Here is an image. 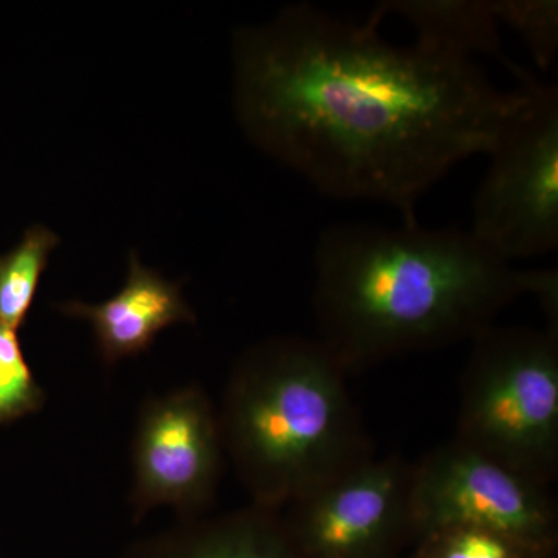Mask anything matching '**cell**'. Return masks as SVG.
<instances>
[{
	"instance_id": "52a82bcc",
	"label": "cell",
	"mask_w": 558,
	"mask_h": 558,
	"mask_svg": "<svg viewBox=\"0 0 558 558\" xmlns=\"http://www.w3.org/2000/svg\"><path fill=\"white\" fill-rule=\"evenodd\" d=\"M223 457L218 409L201 385L143 400L131 447L134 520L163 506L180 520L199 517L218 494Z\"/></svg>"
},
{
	"instance_id": "7a4b0ae2",
	"label": "cell",
	"mask_w": 558,
	"mask_h": 558,
	"mask_svg": "<svg viewBox=\"0 0 558 558\" xmlns=\"http://www.w3.org/2000/svg\"><path fill=\"white\" fill-rule=\"evenodd\" d=\"M319 343L347 373L473 340L524 293V270L461 227L343 222L314 252Z\"/></svg>"
},
{
	"instance_id": "30bf717a",
	"label": "cell",
	"mask_w": 558,
	"mask_h": 558,
	"mask_svg": "<svg viewBox=\"0 0 558 558\" xmlns=\"http://www.w3.org/2000/svg\"><path fill=\"white\" fill-rule=\"evenodd\" d=\"M120 558H301L279 510L252 505L216 519L180 520Z\"/></svg>"
},
{
	"instance_id": "4fadbf2b",
	"label": "cell",
	"mask_w": 558,
	"mask_h": 558,
	"mask_svg": "<svg viewBox=\"0 0 558 558\" xmlns=\"http://www.w3.org/2000/svg\"><path fill=\"white\" fill-rule=\"evenodd\" d=\"M417 558H546L534 546L501 532L475 526L436 529L416 538Z\"/></svg>"
},
{
	"instance_id": "8992f818",
	"label": "cell",
	"mask_w": 558,
	"mask_h": 558,
	"mask_svg": "<svg viewBox=\"0 0 558 558\" xmlns=\"http://www.w3.org/2000/svg\"><path fill=\"white\" fill-rule=\"evenodd\" d=\"M414 538L450 526L501 532L549 554L557 534L549 486L457 438L418 464L411 478Z\"/></svg>"
},
{
	"instance_id": "5b68a950",
	"label": "cell",
	"mask_w": 558,
	"mask_h": 558,
	"mask_svg": "<svg viewBox=\"0 0 558 558\" xmlns=\"http://www.w3.org/2000/svg\"><path fill=\"white\" fill-rule=\"evenodd\" d=\"M529 102L488 154L472 231L506 263L558 248V89L532 76Z\"/></svg>"
},
{
	"instance_id": "8fae6325",
	"label": "cell",
	"mask_w": 558,
	"mask_h": 558,
	"mask_svg": "<svg viewBox=\"0 0 558 558\" xmlns=\"http://www.w3.org/2000/svg\"><path fill=\"white\" fill-rule=\"evenodd\" d=\"M388 14L409 22L418 43L472 60L475 54H486L502 62L517 78L526 72L502 51L490 0H387L371 16L381 24Z\"/></svg>"
},
{
	"instance_id": "7c38bea8",
	"label": "cell",
	"mask_w": 558,
	"mask_h": 558,
	"mask_svg": "<svg viewBox=\"0 0 558 558\" xmlns=\"http://www.w3.org/2000/svg\"><path fill=\"white\" fill-rule=\"evenodd\" d=\"M60 238L46 226L31 227L20 244L0 256V326L16 330L28 317L51 250Z\"/></svg>"
},
{
	"instance_id": "9a60e30c",
	"label": "cell",
	"mask_w": 558,
	"mask_h": 558,
	"mask_svg": "<svg viewBox=\"0 0 558 558\" xmlns=\"http://www.w3.org/2000/svg\"><path fill=\"white\" fill-rule=\"evenodd\" d=\"M46 391L25 359L16 330L0 326V424L36 413Z\"/></svg>"
},
{
	"instance_id": "3957f363",
	"label": "cell",
	"mask_w": 558,
	"mask_h": 558,
	"mask_svg": "<svg viewBox=\"0 0 558 558\" xmlns=\"http://www.w3.org/2000/svg\"><path fill=\"white\" fill-rule=\"evenodd\" d=\"M344 374L306 337L260 341L236 360L218 417L223 450L253 505L284 509L371 457Z\"/></svg>"
},
{
	"instance_id": "5bb4252c",
	"label": "cell",
	"mask_w": 558,
	"mask_h": 558,
	"mask_svg": "<svg viewBox=\"0 0 558 558\" xmlns=\"http://www.w3.org/2000/svg\"><path fill=\"white\" fill-rule=\"evenodd\" d=\"M499 25L520 36L538 69L548 70L558 51L557 0H490Z\"/></svg>"
},
{
	"instance_id": "2e32d148",
	"label": "cell",
	"mask_w": 558,
	"mask_h": 558,
	"mask_svg": "<svg viewBox=\"0 0 558 558\" xmlns=\"http://www.w3.org/2000/svg\"><path fill=\"white\" fill-rule=\"evenodd\" d=\"M524 293H531L538 300L546 315V329L558 332L557 269L524 270Z\"/></svg>"
},
{
	"instance_id": "277c9868",
	"label": "cell",
	"mask_w": 558,
	"mask_h": 558,
	"mask_svg": "<svg viewBox=\"0 0 558 558\" xmlns=\"http://www.w3.org/2000/svg\"><path fill=\"white\" fill-rule=\"evenodd\" d=\"M472 341L454 438L550 486L558 472V332L490 326Z\"/></svg>"
},
{
	"instance_id": "6da1fadb",
	"label": "cell",
	"mask_w": 558,
	"mask_h": 558,
	"mask_svg": "<svg viewBox=\"0 0 558 558\" xmlns=\"http://www.w3.org/2000/svg\"><path fill=\"white\" fill-rule=\"evenodd\" d=\"M380 22L295 3L234 38V101L260 149L325 196L368 201L411 222L417 202L470 157L488 156L529 102V80L499 89L472 58Z\"/></svg>"
},
{
	"instance_id": "ba28073f",
	"label": "cell",
	"mask_w": 558,
	"mask_h": 558,
	"mask_svg": "<svg viewBox=\"0 0 558 558\" xmlns=\"http://www.w3.org/2000/svg\"><path fill=\"white\" fill-rule=\"evenodd\" d=\"M411 478L402 458L371 454L293 499L281 517L301 558H395L414 537Z\"/></svg>"
},
{
	"instance_id": "9c48e42d",
	"label": "cell",
	"mask_w": 558,
	"mask_h": 558,
	"mask_svg": "<svg viewBox=\"0 0 558 558\" xmlns=\"http://www.w3.org/2000/svg\"><path fill=\"white\" fill-rule=\"evenodd\" d=\"M54 307L70 318L90 323L98 354L108 366L145 352L161 330L178 323L196 322L180 282L149 269L134 250L130 253L126 281L116 295L98 304L69 300Z\"/></svg>"
}]
</instances>
